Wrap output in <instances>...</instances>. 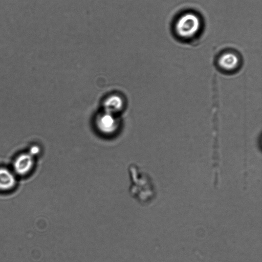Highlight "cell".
I'll list each match as a JSON object with an SVG mask.
<instances>
[{"label": "cell", "instance_id": "5b68a950", "mask_svg": "<svg viewBox=\"0 0 262 262\" xmlns=\"http://www.w3.org/2000/svg\"><path fill=\"white\" fill-rule=\"evenodd\" d=\"M123 101L118 95H112L104 101V111L116 115L123 107Z\"/></svg>", "mask_w": 262, "mask_h": 262}, {"label": "cell", "instance_id": "6da1fadb", "mask_svg": "<svg viewBox=\"0 0 262 262\" xmlns=\"http://www.w3.org/2000/svg\"><path fill=\"white\" fill-rule=\"evenodd\" d=\"M205 20L195 9L186 8L177 12L172 17L170 30L173 37L185 45L196 44L204 34Z\"/></svg>", "mask_w": 262, "mask_h": 262}, {"label": "cell", "instance_id": "8992f818", "mask_svg": "<svg viewBox=\"0 0 262 262\" xmlns=\"http://www.w3.org/2000/svg\"><path fill=\"white\" fill-rule=\"evenodd\" d=\"M15 183L14 174L6 168H0V190H10L14 186Z\"/></svg>", "mask_w": 262, "mask_h": 262}, {"label": "cell", "instance_id": "7a4b0ae2", "mask_svg": "<svg viewBox=\"0 0 262 262\" xmlns=\"http://www.w3.org/2000/svg\"><path fill=\"white\" fill-rule=\"evenodd\" d=\"M214 63L217 70L225 75H233L239 71L243 64L241 54L232 48H224L216 54Z\"/></svg>", "mask_w": 262, "mask_h": 262}, {"label": "cell", "instance_id": "52a82bcc", "mask_svg": "<svg viewBox=\"0 0 262 262\" xmlns=\"http://www.w3.org/2000/svg\"><path fill=\"white\" fill-rule=\"evenodd\" d=\"M39 148L36 146H34L31 148L29 154L33 157L34 156L38 154L39 153Z\"/></svg>", "mask_w": 262, "mask_h": 262}, {"label": "cell", "instance_id": "277c9868", "mask_svg": "<svg viewBox=\"0 0 262 262\" xmlns=\"http://www.w3.org/2000/svg\"><path fill=\"white\" fill-rule=\"evenodd\" d=\"M33 163L32 156L29 153L22 154L15 160L13 164L14 169L18 174H26L31 170Z\"/></svg>", "mask_w": 262, "mask_h": 262}, {"label": "cell", "instance_id": "3957f363", "mask_svg": "<svg viewBox=\"0 0 262 262\" xmlns=\"http://www.w3.org/2000/svg\"><path fill=\"white\" fill-rule=\"evenodd\" d=\"M95 125L102 134L112 135L118 130L119 120L116 115L103 111L96 116Z\"/></svg>", "mask_w": 262, "mask_h": 262}]
</instances>
